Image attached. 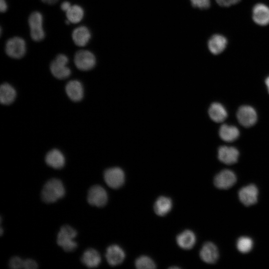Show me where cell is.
<instances>
[{
  "label": "cell",
  "mask_w": 269,
  "mask_h": 269,
  "mask_svg": "<svg viewBox=\"0 0 269 269\" xmlns=\"http://www.w3.org/2000/svg\"><path fill=\"white\" fill-rule=\"evenodd\" d=\"M65 193V188L62 181L59 179L52 178L44 184L41 196L43 202L51 203L62 198Z\"/></svg>",
  "instance_id": "cell-1"
},
{
  "label": "cell",
  "mask_w": 269,
  "mask_h": 269,
  "mask_svg": "<svg viewBox=\"0 0 269 269\" xmlns=\"http://www.w3.org/2000/svg\"><path fill=\"white\" fill-rule=\"evenodd\" d=\"M76 230L69 225L62 226L57 235V243L66 252L75 251L77 243L73 240L77 236Z\"/></svg>",
  "instance_id": "cell-2"
},
{
  "label": "cell",
  "mask_w": 269,
  "mask_h": 269,
  "mask_svg": "<svg viewBox=\"0 0 269 269\" xmlns=\"http://www.w3.org/2000/svg\"><path fill=\"white\" fill-rule=\"evenodd\" d=\"M43 21L42 14L37 11L32 12L28 17V23L30 28V35L31 39L34 41L39 42L45 38Z\"/></svg>",
  "instance_id": "cell-3"
},
{
  "label": "cell",
  "mask_w": 269,
  "mask_h": 269,
  "mask_svg": "<svg viewBox=\"0 0 269 269\" xmlns=\"http://www.w3.org/2000/svg\"><path fill=\"white\" fill-rule=\"evenodd\" d=\"M69 62L68 57L63 54L57 55L50 65V70L51 74L60 80L67 78L71 73L70 69L67 66Z\"/></svg>",
  "instance_id": "cell-4"
},
{
  "label": "cell",
  "mask_w": 269,
  "mask_h": 269,
  "mask_svg": "<svg viewBox=\"0 0 269 269\" xmlns=\"http://www.w3.org/2000/svg\"><path fill=\"white\" fill-rule=\"evenodd\" d=\"M26 46L25 40L21 37L14 36L8 39L5 45V52L10 57L20 59L26 53Z\"/></svg>",
  "instance_id": "cell-5"
},
{
  "label": "cell",
  "mask_w": 269,
  "mask_h": 269,
  "mask_svg": "<svg viewBox=\"0 0 269 269\" xmlns=\"http://www.w3.org/2000/svg\"><path fill=\"white\" fill-rule=\"evenodd\" d=\"M74 62L76 67L80 70H92L96 64L95 55L88 50H80L77 51L74 57Z\"/></svg>",
  "instance_id": "cell-6"
},
{
  "label": "cell",
  "mask_w": 269,
  "mask_h": 269,
  "mask_svg": "<svg viewBox=\"0 0 269 269\" xmlns=\"http://www.w3.org/2000/svg\"><path fill=\"white\" fill-rule=\"evenodd\" d=\"M259 193L257 186L254 184H250L239 190V199L244 206L249 207L258 202Z\"/></svg>",
  "instance_id": "cell-7"
},
{
  "label": "cell",
  "mask_w": 269,
  "mask_h": 269,
  "mask_svg": "<svg viewBox=\"0 0 269 269\" xmlns=\"http://www.w3.org/2000/svg\"><path fill=\"white\" fill-rule=\"evenodd\" d=\"M87 200L91 205L97 207H103L108 201L107 192L101 186L94 185L88 191Z\"/></svg>",
  "instance_id": "cell-8"
},
{
  "label": "cell",
  "mask_w": 269,
  "mask_h": 269,
  "mask_svg": "<svg viewBox=\"0 0 269 269\" xmlns=\"http://www.w3.org/2000/svg\"><path fill=\"white\" fill-rule=\"evenodd\" d=\"M237 181L235 173L229 169H224L215 175L213 183L216 187L220 189H228Z\"/></svg>",
  "instance_id": "cell-9"
},
{
  "label": "cell",
  "mask_w": 269,
  "mask_h": 269,
  "mask_svg": "<svg viewBox=\"0 0 269 269\" xmlns=\"http://www.w3.org/2000/svg\"><path fill=\"white\" fill-rule=\"evenodd\" d=\"M104 176L107 184L114 189L122 186L125 181V173L119 167H112L106 169Z\"/></svg>",
  "instance_id": "cell-10"
},
{
  "label": "cell",
  "mask_w": 269,
  "mask_h": 269,
  "mask_svg": "<svg viewBox=\"0 0 269 269\" xmlns=\"http://www.w3.org/2000/svg\"><path fill=\"white\" fill-rule=\"evenodd\" d=\"M237 116L239 123L246 127L254 125L257 119L255 110L249 106H241L237 112Z\"/></svg>",
  "instance_id": "cell-11"
},
{
  "label": "cell",
  "mask_w": 269,
  "mask_h": 269,
  "mask_svg": "<svg viewBox=\"0 0 269 269\" xmlns=\"http://www.w3.org/2000/svg\"><path fill=\"white\" fill-rule=\"evenodd\" d=\"M200 257L206 263L215 264L219 257V253L217 246L212 242H206L200 251Z\"/></svg>",
  "instance_id": "cell-12"
},
{
  "label": "cell",
  "mask_w": 269,
  "mask_h": 269,
  "mask_svg": "<svg viewBox=\"0 0 269 269\" xmlns=\"http://www.w3.org/2000/svg\"><path fill=\"white\" fill-rule=\"evenodd\" d=\"M65 92L68 98L74 102H79L84 97L83 86L77 80L69 81L65 86Z\"/></svg>",
  "instance_id": "cell-13"
},
{
  "label": "cell",
  "mask_w": 269,
  "mask_h": 269,
  "mask_svg": "<svg viewBox=\"0 0 269 269\" xmlns=\"http://www.w3.org/2000/svg\"><path fill=\"white\" fill-rule=\"evenodd\" d=\"M239 156L238 150L234 147L222 146L218 149L219 160L226 164H232L237 162Z\"/></svg>",
  "instance_id": "cell-14"
},
{
  "label": "cell",
  "mask_w": 269,
  "mask_h": 269,
  "mask_svg": "<svg viewBox=\"0 0 269 269\" xmlns=\"http://www.w3.org/2000/svg\"><path fill=\"white\" fill-rule=\"evenodd\" d=\"M253 19L258 25L264 26L269 23V7L263 3L256 4L252 11Z\"/></svg>",
  "instance_id": "cell-15"
},
{
  "label": "cell",
  "mask_w": 269,
  "mask_h": 269,
  "mask_svg": "<svg viewBox=\"0 0 269 269\" xmlns=\"http://www.w3.org/2000/svg\"><path fill=\"white\" fill-rule=\"evenodd\" d=\"M72 40L78 46H86L91 38L90 29L86 26L81 25L75 28L72 33Z\"/></svg>",
  "instance_id": "cell-16"
},
{
  "label": "cell",
  "mask_w": 269,
  "mask_h": 269,
  "mask_svg": "<svg viewBox=\"0 0 269 269\" xmlns=\"http://www.w3.org/2000/svg\"><path fill=\"white\" fill-rule=\"evenodd\" d=\"M125 254L123 249L117 245L110 246L107 249L106 258L109 264L116 266L124 261Z\"/></svg>",
  "instance_id": "cell-17"
},
{
  "label": "cell",
  "mask_w": 269,
  "mask_h": 269,
  "mask_svg": "<svg viewBox=\"0 0 269 269\" xmlns=\"http://www.w3.org/2000/svg\"><path fill=\"white\" fill-rule=\"evenodd\" d=\"M45 160L48 166L57 169L62 168L65 163L63 153L60 150L55 148L47 152Z\"/></svg>",
  "instance_id": "cell-18"
},
{
  "label": "cell",
  "mask_w": 269,
  "mask_h": 269,
  "mask_svg": "<svg viewBox=\"0 0 269 269\" xmlns=\"http://www.w3.org/2000/svg\"><path fill=\"white\" fill-rule=\"evenodd\" d=\"M227 40L221 34H214L212 36L208 42L209 51L213 54H218L223 52L227 45Z\"/></svg>",
  "instance_id": "cell-19"
},
{
  "label": "cell",
  "mask_w": 269,
  "mask_h": 269,
  "mask_svg": "<svg viewBox=\"0 0 269 269\" xmlns=\"http://www.w3.org/2000/svg\"><path fill=\"white\" fill-rule=\"evenodd\" d=\"M82 263L89 268L97 267L100 264L101 258L99 252L94 249H87L83 253L81 259Z\"/></svg>",
  "instance_id": "cell-20"
},
{
  "label": "cell",
  "mask_w": 269,
  "mask_h": 269,
  "mask_svg": "<svg viewBox=\"0 0 269 269\" xmlns=\"http://www.w3.org/2000/svg\"><path fill=\"white\" fill-rule=\"evenodd\" d=\"M16 97L14 88L7 83H4L0 87V101L1 104L7 105L14 102Z\"/></svg>",
  "instance_id": "cell-21"
},
{
  "label": "cell",
  "mask_w": 269,
  "mask_h": 269,
  "mask_svg": "<svg viewBox=\"0 0 269 269\" xmlns=\"http://www.w3.org/2000/svg\"><path fill=\"white\" fill-rule=\"evenodd\" d=\"M176 242L182 249L189 250L193 247L196 243V236L193 232L186 230L177 236Z\"/></svg>",
  "instance_id": "cell-22"
},
{
  "label": "cell",
  "mask_w": 269,
  "mask_h": 269,
  "mask_svg": "<svg viewBox=\"0 0 269 269\" xmlns=\"http://www.w3.org/2000/svg\"><path fill=\"white\" fill-rule=\"evenodd\" d=\"M172 206L170 198L164 197H159L155 201L154 210L158 216H163L167 214L171 209Z\"/></svg>",
  "instance_id": "cell-23"
},
{
  "label": "cell",
  "mask_w": 269,
  "mask_h": 269,
  "mask_svg": "<svg viewBox=\"0 0 269 269\" xmlns=\"http://www.w3.org/2000/svg\"><path fill=\"white\" fill-rule=\"evenodd\" d=\"M209 115L211 119L216 122H222L227 116V113L221 104L218 103L212 104L209 109Z\"/></svg>",
  "instance_id": "cell-24"
},
{
  "label": "cell",
  "mask_w": 269,
  "mask_h": 269,
  "mask_svg": "<svg viewBox=\"0 0 269 269\" xmlns=\"http://www.w3.org/2000/svg\"><path fill=\"white\" fill-rule=\"evenodd\" d=\"M219 135L223 140L231 142L238 137L239 131L235 126L224 124L219 130Z\"/></svg>",
  "instance_id": "cell-25"
},
{
  "label": "cell",
  "mask_w": 269,
  "mask_h": 269,
  "mask_svg": "<svg viewBox=\"0 0 269 269\" xmlns=\"http://www.w3.org/2000/svg\"><path fill=\"white\" fill-rule=\"evenodd\" d=\"M67 20L71 23H77L80 22L84 17V10L79 5H72L70 8L66 12Z\"/></svg>",
  "instance_id": "cell-26"
},
{
  "label": "cell",
  "mask_w": 269,
  "mask_h": 269,
  "mask_svg": "<svg viewBox=\"0 0 269 269\" xmlns=\"http://www.w3.org/2000/svg\"><path fill=\"white\" fill-rule=\"evenodd\" d=\"M253 245V240L250 237L245 236L239 238L236 243L237 250L243 254H247L251 252Z\"/></svg>",
  "instance_id": "cell-27"
},
{
  "label": "cell",
  "mask_w": 269,
  "mask_h": 269,
  "mask_svg": "<svg viewBox=\"0 0 269 269\" xmlns=\"http://www.w3.org/2000/svg\"><path fill=\"white\" fill-rule=\"evenodd\" d=\"M135 264L136 267L139 269H151L156 268L154 262L150 258L145 256L137 259Z\"/></svg>",
  "instance_id": "cell-28"
},
{
  "label": "cell",
  "mask_w": 269,
  "mask_h": 269,
  "mask_svg": "<svg viewBox=\"0 0 269 269\" xmlns=\"http://www.w3.org/2000/svg\"><path fill=\"white\" fill-rule=\"evenodd\" d=\"M192 6L200 9H207L210 6V0H190Z\"/></svg>",
  "instance_id": "cell-29"
},
{
  "label": "cell",
  "mask_w": 269,
  "mask_h": 269,
  "mask_svg": "<svg viewBox=\"0 0 269 269\" xmlns=\"http://www.w3.org/2000/svg\"><path fill=\"white\" fill-rule=\"evenodd\" d=\"M23 262L19 257H14L10 260L9 266L14 269L23 268Z\"/></svg>",
  "instance_id": "cell-30"
},
{
  "label": "cell",
  "mask_w": 269,
  "mask_h": 269,
  "mask_svg": "<svg viewBox=\"0 0 269 269\" xmlns=\"http://www.w3.org/2000/svg\"><path fill=\"white\" fill-rule=\"evenodd\" d=\"M37 263L32 259H26L23 262V268L26 269H35L37 268Z\"/></svg>",
  "instance_id": "cell-31"
},
{
  "label": "cell",
  "mask_w": 269,
  "mask_h": 269,
  "mask_svg": "<svg viewBox=\"0 0 269 269\" xmlns=\"http://www.w3.org/2000/svg\"><path fill=\"white\" fill-rule=\"evenodd\" d=\"M217 3L222 6H229L235 4L241 0H216Z\"/></svg>",
  "instance_id": "cell-32"
},
{
  "label": "cell",
  "mask_w": 269,
  "mask_h": 269,
  "mask_svg": "<svg viewBox=\"0 0 269 269\" xmlns=\"http://www.w3.org/2000/svg\"><path fill=\"white\" fill-rule=\"evenodd\" d=\"M71 4L69 1H64L61 4V9L65 12L70 8Z\"/></svg>",
  "instance_id": "cell-33"
},
{
  "label": "cell",
  "mask_w": 269,
  "mask_h": 269,
  "mask_svg": "<svg viewBox=\"0 0 269 269\" xmlns=\"http://www.w3.org/2000/svg\"><path fill=\"white\" fill-rule=\"evenodd\" d=\"M7 9V5L5 0H0V10L1 12H4Z\"/></svg>",
  "instance_id": "cell-34"
},
{
  "label": "cell",
  "mask_w": 269,
  "mask_h": 269,
  "mask_svg": "<svg viewBox=\"0 0 269 269\" xmlns=\"http://www.w3.org/2000/svg\"><path fill=\"white\" fill-rule=\"evenodd\" d=\"M43 2L49 5H52L57 2L59 0H41Z\"/></svg>",
  "instance_id": "cell-35"
},
{
  "label": "cell",
  "mask_w": 269,
  "mask_h": 269,
  "mask_svg": "<svg viewBox=\"0 0 269 269\" xmlns=\"http://www.w3.org/2000/svg\"><path fill=\"white\" fill-rule=\"evenodd\" d=\"M265 82H266V85L267 86L268 89V91H269V76L268 77L266 78Z\"/></svg>",
  "instance_id": "cell-36"
}]
</instances>
